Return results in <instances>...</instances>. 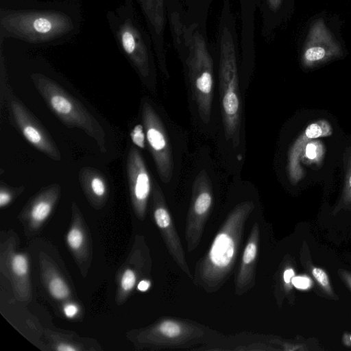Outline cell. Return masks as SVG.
<instances>
[{
	"label": "cell",
	"mask_w": 351,
	"mask_h": 351,
	"mask_svg": "<svg viewBox=\"0 0 351 351\" xmlns=\"http://www.w3.org/2000/svg\"><path fill=\"white\" fill-rule=\"evenodd\" d=\"M167 23L173 46L187 73L199 115L204 123L210 120L215 45L210 44L207 23L197 21L180 0H168Z\"/></svg>",
	"instance_id": "1"
},
{
	"label": "cell",
	"mask_w": 351,
	"mask_h": 351,
	"mask_svg": "<svg viewBox=\"0 0 351 351\" xmlns=\"http://www.w3.org/2000/svg\"><path fill=\"white\" fill-rule=\"evenodd\" d=\"M230 0H222L216 42L221 109L224 135L236 148L240 144L241 103L239 86L240 45Z\"/></svg>",
	"instance_id": "2"
},
{
	"label": "cell",
	"mask_w": 351,
	"mask_h": 351,
	"mask_svg": "<svg viewBox=\"0 0 351 351\" xmlns=\"http://www.w3.org/2000/svg\"><path fill=\"white\" fill-rule=\"evenodd\" d=\"M75 28L71 17L59 10H0L1 40L11 37L30 44H49L70 36Z\"/></svg>",
	"instance_id": "3"
},
{
	"label": "cell",
	"mask_w": 351,
	"mask_h": 351,
	"mask_svg": "<svg viewBox=\"0 0 351 351\" xmlns=\"http://www.w3.org/2000/svg\"><path fill=\"white\" fill-rule=\"evenodd\" d=\"M106 19L119 49L139 76L145 81L152 80L156 72L153 43L136 12L134 0H123L107 12Z\"/></svg>",
	"instance_id": "4"
},
{
	"label": "cell",
	"mask_w": 351,
	"mask_h": 351,
	"mask_svg": "<svg viewBox=\"0 0 351 351\" xmlns=\"http://www.w3.org/2000/svg\"><path fill=\"white\" fill-rule=\"evenodd\" d=\"M339 15L322 11L307 21L298 47L301 65L313 69L347 55Z\"/></svg>",
	"instance_id": "5"
},
{
	"label": "cell",
	"mask_w": 351,
	"mask_h": 351,
	"mask_svg": "<svg viewBox=\"0 0 351 351\" xmlns=\"http://www.w3.org/2000/svg\"><path fill=\"white\" fill-rule=\"evenodd\" d=\"M31 79L49 108L62 123L68 128L82 130L97 142L102 152L106 151L103 128L80 101L43 74L33 73Z\"/></svg>",
	"instance_id": "6"
},
{
	"label": "cell",
	"mask_w": 351,
	"mask_h": 351,
	"mask_svg": "<svg viewBox=\"0 0 351 351\" xmlns=\"http://www.w3.org/2000/svg\"><path fill=\"white\" fill-rule=\"evenodd\" d=\"M332 128L329 122L322 119L309 124L295 141L288 155V173L290 180L295 184L303 177L300 159L307 165L319 163L324 154V147L319 140L329 136Z\"/></svg>",
	"instance_id": "7"
},
{
	"label": "cell",
	"mask_w": 351,
	"mask_h": 351,
	"mask_svg": "<svg viewBox=\"0 0 351 351\" xmlns=\"http://www.w3.org/2000/svg\"><path fill=\"white\" fill-rule=\"evenodd\" d=\"M142 120L158 173L164 183H169L173 176V162L168 135L160 117L147 101L142 104Z\"/></svg>",
	"instance_id": "8"
},
{
	"label": "cell",
	"mask_w": 351,
	"mask_h": 351,
	"mask_svg": "<svg viewBox=\"0 0 351 351\" xmlns=\"http://www.w3.org/2000/svg\"><path fill=\"white\" fill-rule=\"evenodd\" d=\"M5 94L13 123L25 138L48 157L54 160H60L61 154L45 129L13 94L9 87L5 88Z\"/></svg>",
	"instance_id": "9"
},
{
	"label": "cell",
	"mask_w": 351,
	"mask_h": 351,
	"mask_svg": "<svg viewBox=\"0 0 351 351\" xmlns=\"http://www.w3.org/2000/svg\"><path fill=\"white\" fill-rule=\"evenodd\" d=\"M151 36L157 65L165 78L169 77L165 40L168 0H136Z\"/></svg>",
	"instance_id": "10"
},
{
	"label": "cell",
	"mask_w": 351,
	"mask_h": 351,
	"mask_svg": "<svg viewBox=\"0 0 351 351\" xmlns=\"http://www.w3.org/2000/svg\"><path fill=\"white\" fill-rule=\"evenodd\" d=\"M261 18V34L265 43H272L286 29L295 9V0H257Z\"/></svg>",
	"instance_id": "11"
},
{
	"label": "cell",
	"mask_w": 351,
	"mask_h": 351,
	"mask_svg": "<svg viewBox=\"0 0 351 351\" xmlns=\"http://www.w3.org/2000/svg\"><path fill=\"white\" fill-rule=\"evenodd\" d=\"M127 174L131 195L137 207L144 209L152 187L149 173L143 158L131 147L127 158Z\"/></svg>",
	"instance_id": "12"
},
{
	"label": "cell",
	"mask_w": 351,
	"mask_h": 351,
	"mask_svg": "<svg viewBox=\"0 0 351 351\" xmlns=\"http://www.w3.org/2000/svg\"><path fill=\"white\" fill-rule=\"evenodd\" d=\"M235 241L228 232L223 230L215 237L208 256L206 266V274L221 276L228 271L235 253Z\"/></svg>",
	"instance_id": "13"
},
{
	"label": "cell",
	"mask_w": 351,
	"mask_h": 351,
	"mask_svg": "<svg viewBox=\"0 0 351 351\" xmlns=\"http://www.w3.org/2000/svg\"><path fill=\"white\" fill-rule=\"evenodd\" d=\"M51 208V206L49 202L40 200L33 206L32 217L36 221H42L49 215Z\"/></svg>",
	"instance_id": "14"
},
{
	"label": "cell",
	"mask_w": 351,
	"mask_h": 351,
	"mask_svg": "<svg viewBox=\"0 0 351 351\" xmlns=\"http://www.w3.org/2000/svg\"><path fill=\"white\" fill-rule=\"evenodd\" d=\"M158 205L154 210V218L159 228H167L171 225V217L165 206L161 204Z\"/></svg>",
	"instance_id": "15"
},
{
	"label": "cell",
	"mask_w": 351,
	"mask_h": 351,
	"mask_svg": "<svg viewBox=\"0 0 351 351\" xmlns=\"http://www.w3.org/2000/svg\"><path fill=\"white\" fill-rule=\"evenodd\" d=\"M311 274L322 287V289L330 295H333V292L330 287L329 278L326 273L321 268L311 267Z\"/></svg>",
	"instance_id": "16"
},
{
	"label": "cell",
	"mask_w": 351,
	"mask_h": 351,
	"mask_svg": "<svg viewBox=\"0 0 351 351\" xmlns=\"http://www.w3.org/2000/svg\"><path fill=\"white\" fill-rule=\"evenodd\" d=\"M49 291L52 295L58 299L64 298L69 294L68 287L62 279L59 278H56L51 280Z\"/></svg>",
	"instance_id": "17"
},
{
	"label": "cell",
	"mask_w": 351,
	"mask_h": 351,
	"mask_svg": "<svg viewBox=\"0 0 351 351\" xmlns=\"http://www.w3.org/2000/svg\"><path fill=\"white\" fill-rule=\"evenodd\" d=\"M145 128L141 124L136 125L130 132V138L133 143L137 147L145 148Z\"/></svg>",
	"instance_id": "18"
},
{
	"label": "cell",
	"mask_w": 351,
	"mask_h": 351,
	"mask_svg": "<svg viewBox=\"0 0 351 351\" xmlns=\"http://www.w3.org/2000/svg\"><path fill=\"white\" fill-rule=\"evenodd\" d=\"M240 14L245 16H253L258 10L257 0H239Z\"/></svg>",
	"instance_id": "19"
},
{
	"label": "cell",
	"mask_w": 351,
	"mask_h": 351,
	"mask_svg": "<svg viewBox=\"0 0 351 351\" xmlns=\"http://www.w3.org/2000/svg\"><path fill=\"white\" fill-rule=\"evenodd\" d=\"M160 331L166 337H175L180 333V327L173 321H165L160 324Z\"/></svg>",
	"instance_id": "20"
},
{
	"label": "cell",
	"mask_w": 351,
	"mask_h": 351,
	"mask_svg": "<svg viewBox=\"0 0 351 351\" xmlns=\"http://www.w3.org/2000/svg\"><path fill=\"white\" fill-rule=\"evenodd\" d=\"M27 261L25 256L22 255L14 256L12 261V268L16 274L19 276L25 274L27 271Z\"/></svg>",
	"instance_id": "21"
},
{
	"label": "cell",
	"mask_w": 351,
	"mask_h": 351,
	"mask_svg": "<svg viewBox=\"0 0 351 351\" xmlns=\"http://www.w3.org/2000/svg\"><path fill=\"white\" fill-rule=\"evenodd\" d=\"M83 241V235L80 230L77 229H72L68 234L67 241L69 245L73 248H78Z\"/></svg>",
	"instance_id": "22"
},
{
	"label": "cell",
	"mask_w": 351,
	"mask_h": 351,
	"mask_svg": "<svg viewBox=\"0 0 351 351\" xmlns=\"http://www.w3.org/2000/svg\"><path fill=\"white\" fill-rule=\"evenodd\" d=\"M257 252V246L254 241L249 242L245 249L243 256V263L250 264L256 258Z\"/></svg>",
	"instance_id": "23"
},
{
	"label": "cell",
	"mask_w": 351,
	"mask_h": 351,
	"mask_svg": "<svg viewBox=\"0 0 351 351\" xmlns=\"http://www.w3.org/2000/svg\"><path fill=\"white\" fill-rule=\"evenodd\" d=\"M343 201L346 203H351V156L349 159L348 167L345 180Z\"/></svg>",
	"instance_id": "24"
},
{
	"label": "cell",
	"mask_w": 351,
	"mask_h": 351,
	"mask_svg": "<svg viewBox=\"0 0 351 351\" xmlns=\"http://www.w3.org/2000/svg\"><path fill=\"white\" fill-rule=\"evenodd\" d=\"M135 282L136 276L134 273L130 269L125 270L121 278L122 288L125 291H128L134 287Z\"/></svg>",
	"instance_id": "25"
},
{
	"label": "cell",
	"mask_w": 351,
	"mask_h": 351,
	"mask_svg": "<svg viewBox=\"0 0 351 351\" xmlns=\"http://www.w3.org/2000/svg\"><path fill=\"white\" fill-rule=\"evenodd\" d=\"M293 284L298 288L305 289L309 285L308 279L303 277H296L292 279Z\"/></svg>",
	"instance_id": "26"
},
{
	"label": "cell",
	"mask_w": 351,
	"mask_h": 351,
	"mask_svg": "<svg viewBox=\"0 0 351 351\" xmlns=\"http://www.w3.org/2000/svg\"><path fill=\"white\" fill-rule=\"evenodd\" d=\"M11 200V195L7 191L1 189L0 192V206H3Z\"/></svg>",
	"instance_id": "27"
},
{
	"label": "cell",
	"mask_w": 351,
	"mask_h": 351,
	"mask_svg": "<svg viewBox=\"0 0 351 351\" xmlns=\"http://www.w3.org/2000/svg\"><path fill=\"white\" fill-rule=\"evenodd\" d=\"M64 313L68 317H73L77 312V308L73 304H67L64 308Z\"/></svg>",
	"instance_id": "28"
},
{
	"label": "cell",
	"mask_w": 351,
	"mask_h": 351,
	"mask_svg": "<svg viewBox=\"0 0 351 351\" xmlns=\"http://www.w3.org/2000/svg\"><path fill=\"white\" fill-rule=\"evenodd\" d=\"M294 276V271L292 269H288L284 272V280L289 284Z\"/></svg>",
	"instance_id": "29"
},
{
	"label": "cell",
	"mask_w": 351,
	"mask_h": 351,
	"mask_svg": "<svg viewBox=\"0 0 351 351\" xmlns=\"http://www.w3.org/2000/svg\"><path fill=\"white\" fill-rule=\"evenodd\" d=\"M340 274H341L342 278L346 282V284L351 289V274L348 273V272H346V271H341Z\"/></svg>",
	"instance_id": "30"
},
{
	"label": "cell",
	"mask_w": 351,
	"mask_h": 351,
	"mask_svg": "<svg viewBox=\"0 0 351 351\" xmlns=\"http://www.w3.org/2000/svg\"><path fill=\"white\" fill-rule=\"evenodd\" d=\"M150 283L147 280H142L138 285V289L141 291H145L149 287Z\"/></svg>",
	"instance_id": "31"
},
{
	"label": "cell",
	"mask_w": 351,
	"mask_h": 351,
	"mask_svg": "<svg viewBox=\"0 0 351 351\" xmlns=\"http://www.w3.org/2000/svg\"><path fill=\"white\" fill-rule=\"evenodd\" d=\"M57 349H58V350H60V351H74V350H75V348H74L69 345H65V344H61V345L58 346Z\"/></svg>",
	"instance_id": "32"
},
{
	"label": "cell",
	"mask_w": 351,
	"mask_h": 351,
	"mask_svg": "<svg viewBox=\"0 0 351 351\" xmlns=\"http://www.w3.org/2000/svg\"><path fill=\"white\" fill-rule=\"evenodd\" d=\"M350 340H351V336H350Z\"/></svg>",
	"instance_id": "33"
}]
</instances>
